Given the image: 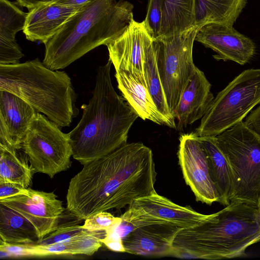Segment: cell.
Returning a JSON list of instances; mask_svg holds the SVG:
<instances>
[{"label": "cell", "instance_id": "obj_3", "mask_svg": "<svg viewBox=\"0 0 260 260\" xmlns=\"http://www.w3.org/2000/svg\"><path fill=\"white\" fill-rule=\"evenodd\" d=\"M123 0H90L44 44L43 63L52 70L67 67L87 52L120 36L134 20Z\"/></svg>", "mask_w": 260, "mask_h": 260}, {"label": "cell", "instance_id": "obj_16", "mask_svg": "<svg viewBox=\"0 0 260 260\" xmlns=\"http://www.w3.org/2000/svg\"><path fill=\"white\" fill-rule=\"evenodd\" d=\"M181 228L169 223L138 226L122 239L125 252L135 255H172L174 240Z\"/></svg>", "mask_w": 260, "mask_h": 260}, {"label": "cell", "instance_id": "obj_35", "mask_svg": "<svg viewBox=\"0 0 260 260\" xmlns=\"http://www.w3.org/2000/svg\"><path fill=\"white\" fill-rule=\"evenodd\" d=\"M101 242L110 250L117 252H125L122 238L115 237L110 234L101 239Z\"/></svg>", "mask_w": 260, "mask_h": 260}, {"label": "cell", "instance_id": "obj_10", "mask_svg": "<svg viewBox=\"0 0 260 260\" xmlns=\"http://www.w3.org/2000/svg\"><path fill=\"white\" fill-rule=\"evenodd\" d=\"M209 215L200 213L188 206L177 205L156 191L134 200L120 216L131 227L169 223L181 229L190 228L204 222Z\"/></svg>", "mask_w": 260, "mask_h": 260}, {"label": "cell", "instance_id": "obj_23", "mask_svg": "<svg viewBox=\"0 0 260 260\" xmlns=\"http://www.w3.org/2000/svg\"><path fill=\"white\" fill-rule=\"evenodd\" d=\"M36 171L21 149L0 144V180L28 188Z\"/></svg>", "mask_w": 260, "mask_h": 260}, {"label": "cell", "instance_id": "obj_29", "mask_svg": "<svg viewBox=\"0 0 260 260\" xmlns=\"http://www.w3.org/2000/svg\"><path fill=\"white\" fill-rule=\"evenodd\" d=\"M87 229L83 225L78 224H69L63 226L59 225L54 232L45 236L36 244L46 245L62 242L69 240L85 232Z\"/></svg>", "mask_w": 260, "mask_h": 260}, {"label": "cell", "instance_id": "obj_24", "mask_svg": "<svg viewBox=\"0 0 260 260\" xmlns=\"http://www.w3.org/2000/svg\"><path fill=\"white\" fill-rule=\"evenodd\" d=\"M0 240L10 244H36L39 238L35 226L24 217L0 203Z\"/></svg>", "mask_w": 260, "mask_h": 260}, {"label": "cell", "instance_id": "obj_8", "mask_svg": "<svg viewBox=\"0 0 260 260\" xmlns=\"http://www.w3.org/2000/svg\"><path fill=\"white\" fill-rule=\"evenodd\" d=\"M199 29L194 25L180 32L155 39L157 69L173 116L183 89L196 67L192 49Z\"/></svg>", "mask_w": 260, "mask_h": 260}, {"label": "cell", "instance_id": "obj_1", "mask_svg": "<svg viewBox=\"0 0 260 260\" xmlns=\"http://www.w3.org/2000/svg\"><path fill=\"white\" fill-rule=\"evenodd\" d=\"M83 166L66 196L67 209L78 219L120 209L155 191L152 151L142 143H126Z\"/></svg>", "mask_w": 260, "mask_h": 260}, {"label": "cell", "instance_id": "obj_26", "mask_svg": "<svg viewBox=\"0 0 260 260\" xmlns=\"http://www.w3.org/2000/svg\"><path fill=\"white\" fill-rule=\"evenodd\" d=\"M144 67L149 92L159 111L170 122L172 128H176L175 120L169 110L157 69L155 40L147 50Z\"/></svg>", "mask_w": 260, "mask_h": 260}, {"label": "cell", "instance_id": "obj_27", "mask_svg": "<svg viewBox=\"0 0 260 260\" xmlns=\"http://www.w3.org/2000/svg\"><path fill=\"white\" fill-rule=\"evenodd\" d=\"M18 5L9 0H0V38L16 40L17 33L23 30L27 13Z\"/></svg>", "mask_w": 260, "mask_h": 260}, {"label": "cell", "instance_id": "obj_4", "mask_svg": "<svg viewBox=\"0 0 260 260\" xmlns=\"http://www.w3.org/2000/svg\"><path fill=\"white\" fill-rule=\"evenodd\" d=\"M257 208L245 203L231 202L209 214L202 223L180 229L174 240L172 255L206 259L245 256L246 249L260 242V230L255 217Z\"/></svg>", "mask_w": 260, "mask_h": 260}, {"label": "cell", "instance_id": "obj_9", "mask_svg": "<svg viewBox=\"0 0 260 260\" xmlns=\"http://www.w3.org/2000/svg\"><path fill=\"white\" fill-rule=\"evenodd\" d=\"M59 127L38 112L21 146L36 172L51 178L71 166L73 150L69 136Z\"/></svg>", "mask_w": 260, "mask_h": 260}, {"label": "cell", "instance_id": "obj_21", "mask_svg": "<svg viewBox=\"0 0 260 260\" xmlns=\"http://www.w3.org/2000/svg\"><path fill=\"white\" fill-rule=\"evenodd\" d=\"M246 3L247 0H194L195 25L200 28L212 22L233 26Z\"/></svg>", "mask_w": 260, "mask_h": 260}, {"label": "cell", "instance_id": "obj_34", "mask_svg": "<svg viewBox=\"0 0 260 260\" xmlns=\"http://www.w3.org/2000/svg\"><path fill=\"white\" fill-rule=\"evenodd\" d=\"M243 122L248 128L260 136V105L251 111Z\"/></svg>", "mask_w": 260, "mask_h": 260}, {"label": "cell", "instance_id": "obj_17", "mask_svg": "<svg viewBox=\"0 0 260 260\" xmlns=\"http://www.w3.org/2000/svg\"><path fill=\"white\" fill-rule=\"evenodd\" d=\"M211 87L204 72L196 67L173 113L176 129H182L204 116L214 99Z\"/></svg>", "mask_w": 260, "mask_h": 260}, {"label": "cell", "instance_id": "obj_32", "mask_svg": "<svg viewBox=\"0 0 260 260\" xmlns=\"http://www.w3.org/2000/svg\"><path fill=\"white\" fill-rule=\"evenodd\" d=\"M29 244H10L1 241L0 250L9 253L10 257L29 256Z\"/></svg>", "mask_w": 260, "mask_h": 260}, {"label": "cell", "instance_id": "obj_14", "mask_svg": "<svg viewBox=\"0 0 260 260\" xmlns=\"http://www.w3.org/2000/svg\"><path fill=\"white\" fill-rule=\"evenodd\" d=\"M195 40L216 52L213 57L217 60H232L244 65L255 53V44L250 38L225 24L212 22L203 25Z\"/></svg>", "mask_w": 260, "mask_h": 260}, {"label": "cell", "instance_id": "obj_30", "mask_svg": "<svg viewBox=\"0 0 260 260\" xmlns=\"http://www.w3.org/2000/svg\"><path fill=\"white\" fill-rule=\"evenodd\" d=\"M163 3V0H149L146 18L143 20L147 29L154 40L159 35Z\"/></svg>", "mask_w": 260, "mask_h": 260}, {"label": "cell", "instance_id": "obj_36", "mask_svg": "<svg viewBox=\"0 0 260 260\" xmlns=\"http://www.w3.org/2000/svg\"><path fill=\"white\" fill-rule=\"evenodd\" d=\"M58 1L59 0H16L19 6L25 7L28 10L41 4L55 3Z\"/></svg>", "mask_w": 260, "mask_h": 260}, {"label": "cell", "instance_id": "obj_5", "mask_svg": "<svg viewBox=\"0 0 260 260\" xmlns=\"http://www.w3.org/2000/svg\"><path fill=\"white\" fill-rule=\"evenodd\" d=\"M0 90L19 96L60 127L69 126L79 112L69 76L48 68L38 58L0 65Z\"/></svg>", "mask_w": 260, "mask_h": 260}, {"label": "cell", "instance_id": "obj_13", "mask_svg": "<svg viewBox=\"0 0 260 260\" xmlns=\"http://www.w3.org/2000/svg\"><path fill=\"white\" fill-rule=\"evenodd\" d=\"M154 41L144 21L139 22L134 19L120 36L106 45L115 71H129L147 86L145 58L147 49Z\"/></svg>", "mask_w": 260, "mask_h": 260}, {"label": "cell", "instance_id": "obj_37", "mask_svg": "<svg viewBox=\"0 0 260 260\" xmlns=\"http://www.w3.org/2000/svg\"><path fill=\"white\" fill-rule=\"evenodd\" d=\"M90 0H59L56 3L71 6L81 7Z\"/></svg>", "mask_w": 260, "mask_h": 260}, {"label": "cell", "instance_id": "obj_12", "mask_svg": "<svg viewBox=\"0 0 260 260\" xmlns=\"http://www.w3.org/2000/svg\"><path fill=\"white\" fill-rule=\"evenodd\" d=\"M0 203L27 219L37 231L39 240L55 231L64 208L53 192L29 187L18 194L0 200Z\"/></svg>", "mask_w": 260, "mask_h": 260}, {"label": "cell", "instance_id": "obj_38", "mask_svg": "<svg viewBox=\"0 0 260 260\" xmlns=\"http://www.w3.org/2000/svg\"><path fill=\"white\" fill-rule=\"evenodd\" d=\"M255 220L260 230V207H258L255 211Z\"/></svg>", "mask_w": 260, "mask_h": 260}, {"label": "cell", "instance_id": "obj_33", "mask_svg": "<svg viewBox=\"0 0 260 260\" xmlns=\"http://www.w3.org/2000/svg\"><path fill=\"white\" fill-rule=\"evenodd\" d=\"M25 189L19 184L0 180V200L21 193Z\"/></svg>", "mask_w": 260, "mask_h": 260}, {"label": "cell", "instance_id": "obj_39", "mask_svg": "<svg viewBox=\"0 0 260 260\" xmlns=\"http://www.w3.org/2000/svg\"><path fill=\"white\" fill-rule=\"evenodd\" d=\"M257 207H260V194H259L258 200Z\"/></svg>", "mask_w": 260, "mask_h": 260}, {"label": "cell", "instance_id": "obj_28", "mask_svg": "<svg viewBox=\"0 0 260 260\" xmlns=\"http://www.w3.org/2000/svg\"><path fill=\"white\" fill-rule=\"evenodd\" d=\"M122 222L121 217H115L107 211H101L85 220L83 226L89 231H105L109 233Z\"/></svg>", "mask_w": 260, "mask_h": 260}, {"label": "cell", "instance_id": "obj_20", "mask_svg": "<svg viewBox=\"0 0 260 260\" xmlns=\"http://www.w3.org/2000/svg\"><path fill=\"white\" fill-rule=\"evenodd\" d=\"M107 235L105 231L87 230L69 240L46 245L31 244L29 256L85 254L92 255L102 246L101 239Z\"/></svg>", "mask_w": 260, "mask_h": 260}, {"label": "cell", "instance_id": "obj_6", "mask_svg": "<svg viewBox=\"0 0 260 260\" xmlns=\"http://www.w3.org/2000/svg\"><path fill=\"white\" fill-rule=\"evenodd\" d=\"M231 170V202L257 206L260 194V136L243 121L216 137Z\"/></svg>", "mask_w": 260, "mask_h": 260}, {"label": "cell", "instance_id": "obj_7", "mask_svg": "<svg viewBox=\"0 0 260 260\" xmlns=\"http://www.w3.org/2000/svg\"><path fill=\"white\" fill-rule=\"evenodd\" d=\"M259 104L260 69L246 70L218 93L195 133L200 137H216L243 121Z\"/></svg>", "mask_w": 260, "mask_h": 260}, {"label": "cell", "instance_id": "obj_22", "mask_svg": "<svg viewBox=\"0 0 260 260\" xmlns=\"http://www.w3.org/2000/svg\"><path fill=\"white\" fill-rule=\"evenodd\" d=\"M206 149L210 177L218 191L220 204H230L232 178L230 168L221 150L216 137H200Z\"/></svg>", "mask_w": 260, "mask_h": 260}, {"label": "cell", "instance_id": "obj_2", "mask_svg": "<svg viewBox=\"0 0 260 260\" xmlns=\"http://www.w3.org/2000/svg\"><path fill=\"white\" fill-rule=\"evenodd\" d=\"M111 61L99 66L91 98L83 104L82 117L68 133L72 157L82 165L102 157L127 143L129 131L139 117L111 79Z\"/></svg>", "mask_w": 260, "mask_h": 260}, {"label": "cell", "instance_id": "obj_19", "mask_svg": "<svg viewBox=\"0 0 260 260\" xmlns=\"http://www.w3.org/2000/svg\"><path fill=\"white\" fill-rule=\"evenodd\" d=\"M115 76L123 98L139 117L172 128L170 122L158 109L146 85L138 77L122 70H116Z\"/></svg>", "mask_w": 260, "mask_h": 260}, {"label": "cell", "instance_id": "obj_31", "mask_svg": "<svg viewBox=\"0 0 260 260\" xmlns=\"http://www.w3.org/2000/svg\"><path fill=\"white\" fill-rule=\"evenodd\" d=\"M23 56L16 40L0 38V65L19 63Z\"/></svg>", "mask_w": 260, "mask_h": 260}, {"label": "cell", "instance_id": "obj_15", "mask_svg": "<svg viewBox=\"0 0 260 260\" xmlns=\"http://www.w3.org/2000/svg\"><path fill=\"white\" fill-rule=\"evenodd\" d=\"M37 112L16 95L0 90V144L21 149Z\"/></svg>", "mask_w": 260, "mask_h": 260}, {"label": "cell", "instance_id": "obj_11", "mask_svg": "<svg viewBox=\"0 0 260 260\" xmlns=\"http://www.w3.org/2000/svg\"><path fill=\"white\" fill-rule=\"evenodd\" d=\"M178 157L184 179L196 200L209 205L218 202L219 194L210 177L207 154L196 133L180 136Z\"/></svg>", "mask_w": 260, "mask_h": 260}, {"label": "cell", "instance_id": "obj_18", "mask_svg": "<svg viewBox=\"0 0 260 260\" xmlns=\"http://www.w3.org/2000/svg\"><path fill=\"white\" fill-rule=\"evenodd\" d=\"M81 7L56 3L34 7L29 9L23 32L27 40L45 44Z\"/></svg>", "mask_w": 260, "mask_h": 260}, {"label": "cell", "instance_id": "obj_25", "mask_svg": "<svg viewBox=\"0 0 260 260\" xmlns=\"http://www.w3.org/2000/svg\"><path fill=\"white\" fill-rule=\"evenodd\" d=\"M163 1L158 37L179 33L195 25L194 0Z\"/></svg>", "mask_w": 260, "mask_h": 260}]
</instances>
